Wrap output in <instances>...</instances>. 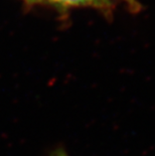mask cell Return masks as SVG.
Segmentation results:
<instances>
[{"instance_id": "cell-1", "label": "cell", "mask_w": 155, "mask_h": 156, "mask_svg": "<svg viewBox=\"0 0 155 156\" xmlns=\"http://www.w3.org/2000/svg\"><path fill=\"white\" fill-rule=\"evenodd\" d=\"M47 1L68 6H94L99 8H106L109 6L108 0H47Z\"/></svg>"}, {"instance_id": "cell-2", "label": "cell", "mask_w": 155, "mask_h": 156, "mask_svg": "<svg viewBox=\"0 0 155 156\" xmlns=\"http://www.w3.org/2000/svg\"><path fill=\"white\" fill-rule=\"evenodd\" d=\"M123 1L127 2L128 5H130V7H132V8H137V6H138L135 0H123Z\"/></svg>"}, {"instance_id": "cell-3", "label": "cell", "mask_w": 155, "mask_h": 156, "mask_svg": "<svg viewBox=\"0 0 155 156\" xmlns=\"http://www.w3.org/2000/svg\"><path fill=\"white\" fill-rule=\"evenodd\" d=\"M55 156H68V155H65V153H60V154H57Z\"/></svg>"}]
</instances>
